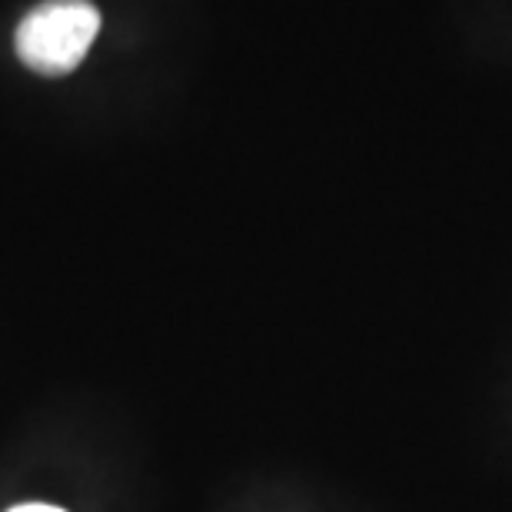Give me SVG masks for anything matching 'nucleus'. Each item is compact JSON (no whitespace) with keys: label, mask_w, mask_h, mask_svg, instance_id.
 <instances>
[{"label":"nucleus","mask_w":512,"mask_h":512,"mask_svg":"<svg viewBox=\"0 0 512 512\" xmlns=\"http://www.w3.org/2000/svg\"><path fill=\"white\" fill-rule=\"evenodd\" d=\"M97 34L100 10L90 0H47L20 20L14 47L34 74L64 77L84 64Z\"/></svg>","instance_id":"obj_1"},{"label":"nucleus","mask_w":512,"mask_h":512,"mask_svg":"<svg viewBox=\"0 0 512 512\" xmlns=\"http://www.w3.org/2000/svg\"><path fill=\"white\" fill-rule=\"evenodd\" d=\"M10 512H64L57 506H47V503H27V506H14Z\"/></svg>","instance_id":"obj_2"}]
</instances>
